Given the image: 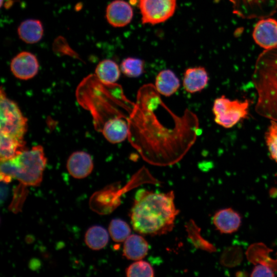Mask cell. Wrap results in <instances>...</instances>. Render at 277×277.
Listing matches in <instances>:
<instances>
[{"label":"cell","mask_w":277,"mask_h":277,"mask_svg":"<svg viewBox=\"0 0 277 277\" xmlns=\"http://www.w3.org/2000/svg\"><path fill=\"white\" fill-rule=\"evenodd\" d=\"M39 63L36 56L28 51L16 54L10 63V70L16 78L27 80L33 78L38 72Z\"/></svg>","instance_id":"7"},{"label":"cell","mask_w":277,"mask_h":277,"mask_svg":"<svg viewBox=\"0 0 277 277\" xmlns=\"http://www.w3.org/2000/svg\"><path fill=\"white\" fill-rule=\"evenodd\" d=\"M252 36L255 42L265 50L276 46L277 21L271 18L261 19L255 25Z\"/></svg>","instance_id":"8"},{"label":"cell","mask_w":277,"mask_h":277,"mask_svg":"<svg viewBox=\"0 0 277 277\" xmlns=\"http://www.w3.org/2000/svg\"><path fill=\"white\" fill-rule=\"evenodd\" d=\"M46 163L42 146L26 149L15 157L1 162V180L9 183L15 179L26 186H38L42 181Z\"/></svg>","instance_id":"3"},{"label":"cell","mask_w":277,"mask_h":277,"mask_svg":"<svg viewBox=\"0 0 277 277\" xmlns=\"http://www.w3.org/2000/svg\"><path fill=\"white\" fill-rule=\"evenodd\" d=\"M180 87L179 79L174 73L169 69L160 71L156 76L155 89L162 95L170 96L174 94Z\"/></svg>","instance_id":"16"},{"label":"cell","mask_w":277,"mask_h":277,"mask_svg":"<svg viewBox=\"0 0 277 277\" xmlns=\"http://www.w3.org/2000/svg\"><path fill=\"white\" fill-rule=\"evenodd\" d=\"M176 0H139L143 24L155 25L165 22L174 14Z\"/></svg>","instance_id":"6"},{"label":"cell","mask_w":277,"mask_h":277,"mask_svg":"<svg viewBox=\"0 0 277 277\" xmlns=\"http://www.w3.org/2000/svg\"><path fill=\"white\" fill-rule=\"evenodd\" d=\"M0 161L10 160L26 149L24 140L0 134Z\"/></svg>","instance_id":"17"},{"label":"cell","mask_w":277,"mask_h":277,"mask_svg":"<svg viewBox=\"0 0 277 277\" xmlns=\"http://www.w3.org/2000/svg\"><path fill=\"white\" fill-rule=\"evenodd\" d=\"M19 38L27 44L38 42L44 34L42 22L36 19H28L22 22L17 28Z\"/></svg>","instance_id":"15"},{"label":"cell","mask_w":277,"mask_h":277,"mask_svg":"<svg viewBox=\"0 0 277 277\" xmlns=\"http://www.w3.org/2000/svg\"><path fill=\"white\" fill-rule=\"evenodd\" d=\"M212 221L215 227L221 233L230 234L239 229L242 218L238 212L231 208H227L216 212Z\"/></svg>","instance_id":"11"},{"label":"cell","mask_w":277,"mask_h":277,"mask_svg":"<svg viewBox=\"0 0 277 277\" xmlns=\"http://www.w3.org/2000/svg\"><path fill=\"white\" fill-rule=\"evenodd\" d=\"M126 274L128 277H152L154 272L149 263L140 260L129 265L126 270Z\"/></svg>","instance_id":"22"},{"label":"cell","mask_w":277,"mask_h":277,"mask_svg":"<svg viewBox=\"0 0 277 277\" xmlns=\"http://www.w3.org/2000/svg\"><path fill=\"white\" fill-rule=\"evenodd\" d=\"M27 130V119L18 106L7 97L3 89L0 92V133L24 140Z\"/></svg>","instance_id":"4"},{"label":"cell","mask_w":277,"mask_h":277,"mask_svg":"<svg viewBox=\"0 0 277 277\" xmlns=\"http://www.w3.org/2000/svg\"><path fill=\"white\" fill-rule=\"evenodd\" d=\"M129 132L127 122L120 117H114L106 122L102 129L104 137L110 143L116 144L125 141Z\"/></svg>","instance_id":"13"},{"label":"cell","mask_w":277,"mask_h":277,"mask_svg":"<svg viewBox=\"0 0 277 277\" xmlns=\"http://www.w3.org/2000/svg\"><path fill=\"white\" fill-rule=\"evenodd\" d=\"M148 249V243L142 236L132 234L124 241L123 255L128 260H140L147 254Z\"/></svg>","instance_id":"14"},{"label":"cell","mask_w":277,"mask_h":277,"mask_svg":"<svg viewBox=\"0 0 277 277\" xmlns=\"http://www.w3.org/2000/svg\"><path fill=\"white\" fill-rule=\"evenodd\" d=\"M109 241V234L104 227L95 225L90 227L85 235V242L90 249L98 250L104 248Z\"/></svg>","instance_id":"19"},{"label":"cell","mask_w":277,"mask_h":277,"mask_svg":"<svg viewBox=\"0 0 277 277\" xmlns=\"http://www.w3.org/2000/svg\"><path fill=\"white\" fill-rule=\"evenodd\" d=\"M273 270L267 263H261L256 265L250 275L251 276H274Z\"/></svg>","instance_id":"24"},{"label":"cell","mask_w":277,"mask_h":277,"mask_svg":"<svg viewBox=\"0 0 277 277\" xmlns=\"http://www.w3.org/2000/svg\"><path fill=\"white\" fill-rule=\"evenodd\" d=\"M208 75L202 67L187 69L184 73L183 86L184 90L190 93H195L203 90L208 85Z\"/></svg>","instance_id":"12"},{"label":"cell","mask_w":277,"mask_h":277,"mask_svg":"<svg viewBox=\"0 0 277 277\" xmlns=\"http://www.w3.org/2000/svg\"><path fill=\"white\" fill-rule=\"evenodd\" d=\"M265 139L271 158L277 163V122L271 120L265 134Z\"/></svg>","instance_id":"23"},{"label":"cell","mask_w":277,"mask_h":277,"mask_svg":"<svg viewBox=\"0 0 277 277\" xmlns=\"http://www.w3.org/2000/svg\"><path fill=\"white\" fill-rule=\"evenodd\" d=\"M108 230L112 239L117 243L125 241L131 233L129 225L119 219H113L110 222Z\"/></svg>","instance_id":"20"},{"label":"cell","mask_w":277,"mask_h":277,"mask_svg":"<svg viewBox=\"0 0 277 277\" xmlns=\"http://www.w3.org/2000/svg\"><path fill=\"white\" fill-rule=\"evenodd\" d=\"M249 106V103L247 100H231L222 95L213 103L212 111L214 121L225 128H230L247 116Z\"/></svg>","instance_id":"5"},{"label":"cell","mask_w":277,"mask_h":277,"mask_svg":"<svg viewBox=\"0 0 277 277\" xmlns=\"http://www.w3.org/2000/svg\"><path fill=\"white\" fill-rule=\"evenodd\" d=\"M143 61L135 57H127L121 64V70L124 75L129 77H137L144 72Z\"/></svg>","instance_id":"21"},{"label":"cell","mask_w":277,"mask_h":277,"mask_svg":"<svg viewBox=\"0 0 277 277\" xmlns=\"http://www.w3.org/2000/svg\"><path fill=\"white\" fill-rule=\"evenodd\" d=\"M133 10L130 5L123 0H114L107 7L106 18L114 27H122L131 22Z\"/></svg>","instance_id":"9"},{"label":"cell","mask_w":277,"mask_h":277,"mask_svg":"<svg viewBox=\"0 0 277 277\" xmlns=\"http://www.w3.org/2000/svg\"><path fill=\"white\" fill-rule=\"evenodd\" d=\"M120 69L114 61L106 59L100 62L95 69V74L103 84H114L120 77Z\"/></svg>","instance_id":"18"},{"label":"cell","mask_w":277,"mask_h":277,"mask_svg":"<svg viewBox=\"0 0 277 277\" xmlns=\"http://www.w3.org/2000/svg\"><path fill=\"white\" fill-rule=\"evenodd\" d=\"M252 80L258 93L256 113L277 122V46L259 55Z\"/></svg>","instance_id":"2"},{"label":"cell","mask_w":277,"mask_h":277,"mask_svg":"<svg viewBox=\"0 0 277 277\" xmlns=\"http://www.w3.org/2000/svg\"><path fill=\"white\" fill-rule=\"evenodd\" d=\"M67 169L74 178L81 179L88 176L93 169V163L91 155L88 153L77 151L68 157Z\"/></svg>","instance_id":"10"},{"label":"cell","mask_w":277,"mask_h":277,"mask_svg":"<svg viewBox=\"0 0 277 277\" xmlns=\"http://www.w3.org/2000/svg\"><path fill=\"white\" fill-rule=\"evenodd\" d=\"M179 213L173 191L163 193L141 189L135 193L130 216L135 231L154 236L171 231Z\"/></svg>","instance_id":"1"}]
</instances>
